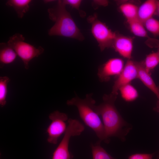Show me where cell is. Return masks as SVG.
<instances>
[{
	"label": "cell",
	"mask_w": 159,
	"mask_h": 159,
	"mask_svg": "<svg viewBox=\"0 0 159 159\" xmlns=\"http://www.w3.org/2000/svg\"><path fill=\"white\" fill-rule=\"evenodd\" d=\"M92 95V93L87 94L84 99L76 96L67 100L66 103L68 105L77 108L80 118L94 132L99 141L108 143L110 140L106 137L103 123L96 110V101Z\"/></svg>",
	"instance_id": "obj_2"
},
{
	"label": "cell",
	"mask_w": 159,
	"mask_h": 159,
	"mask_svg": "<svg viewBox=\"0 0 159 159\" xmlns=\"http://www.w3.org/2000/svg\"><path fill=\"white\" fill-rule=\"evenodd\" d=\"M159 4V1H145L138 8V19L143 23L147 20L153 17V16L157 12Z\"/></svg>",
	"instance_id": "obj_12"
},
{
	"label": "cell",
	"mask_w": 159,
	"mask_h": 159,
	"mask_svg": "<svg viewBox=\"0 0 159 159\" xmlns=\"http://www.w3.org/2000/svg\"><path fill=\"white\" fill-rule=\"evenodd\" d=\"M136 62L138 70V78L155 94L159 100V87L156 85L150 73L146 70L144 63Z\"/></svg>",
	"instance_id": "obj_11"
},
{
	"label": "cell",
	"mask_w": 159,
	"mask_h": 159,
	"mask_svg": "<svg viewBox=\"0 0 159 159\" xmlns=\"http://www.w3.org/2000/svg\"><path fill=\"white\" fill-rule=\"evenodd\" d=\"M85 129L84 125L78 120L69 119L66 130L61 141L53 153L52 159H73V156L69 150L70 138L80 135Z\"/></svg>",
	"instance_id": "obj_5"
},
{
	"label": "cell",
	"mask_w": 159,
	"mask_h": 159,
	"mask_svg": "<svg viewBox=\"0 0 159 159\" xmlns=\"http://www.w3.org/2000/svg\"><path fill=\"white\" fill-rule=\"evenodd\" d=\"M117 96L111 93L104 95L103 102L95 109L102 118L107 138L110 140V137H116L124 141L132 127L123 119L115 106Z\"/></svg>",
	"instance_id": "obj_1"
},
{
	"label": "cell",
	"mask_w": 159,
	"mask_h": 159,
	"mask_svg": "<svg viewBox=\"0 0 159 159\" xmlns=\"http://www.w3.org/2000/svg\"><path fill=\"white\" fill-rule=\"evenodd\" d=\"M31 0H9L6 3V6L13 7L18 18H22L24 14L28 11Z\"/></svg>",
	"instance_id": "obj_14"
},
{
	"label": "cell",
	"mask_w": 159,
	"mask_h": 159,
	"mask_svg": "<svg viewBox=\"0 0 159 159\" xmlns=\"http://www.w3.org/2000/svg\"><path fill=\"white\" fill-rule=\"evenodd\" d=\"M64 4L66 5H69L71 6L72 8H74L80 11V6L82 1L80 0H63Z\"/></svg>",
	"instance_id": "obj_23"
},
{
	"label": "cell",
	"mask_w": 159,
	"mask_h": 159,
	"mask_svg": "<svg viewBox=\"0 0 159 159\" xmlns=\"http://www.w3.org/2000/svg\"><path fill=\"white\" fill-rule=\"evenodd\" d=\"M119 9L127 22L138 19V8L135 4L130 3L122 4L120 5Z\"/></svg>",
	"instance_id": "obj_15"
},
{
	"label": "cell",
	"mask_w": 159,
	"mask_h": 159,
	"mask_svg": "<svg viewBox=\"0 0 159 159\" xmlns=\"http://www.w3.org/2000/svg\"><path fill=\"white\" fill-rule=\"evenodd\" d=\"M124 63L118 58H111L101 65L98 68L97 75L100 82L109 81L112 76H118L124 67Z\"/></svg>",
	"instance_id": "obj_8"
},
{
	"label": "cell",
	"mask_w": 159,
	"mask_h": 159,
	"mask_svg": "<svg viewBox=\"0 0 159 159\" xmlns=\"http://www.w3.org/2000/svg\"><path fill=\"white\" fill-rule=\"evenodd\" d=\"M101 142H97L95 144H91L93 159H116L112 157L100 145Z\"/></svg>",
	"instance_id": "obj_18"
},
{
	"label": "cell",
	"mask_w": 159,
	"mask_h": 159,
	"mask_svg": "<svg viewBox=\"0 0 159 159\" xmlns=\"http://www.w3.org/2000/svg\"><path fill=\"white\" fill-rule=\"evenodd\" d=\"M136 78H138L136 62L131 59H128L122 72L115 81L111 93L117 95L120 87L130 83L131 82Z\"/></svg>",
	"instance_id": "obj_9"
},
{
	"label": "cell",
	"mask_w": 159,
	"mask_h": 159,
	"mask_svg": "<svg viewBox=\"0 0 159 159\" xmlns=\"http://www.w3.org/2000/svg\"><path fill=\"white\" fill-rule=\"evenodd\" d=\"M154 154L137 153L130 155L127 159H153Z\"/></svg>",
	"instance_id": "obj_22"
},
{
	"label": "cell",
	"mask_w": 159,
	"mask_h": 159,
	"mask_svg": "<svg viewBox=\"0 0 159 159\" xmlns=\"http://www.w3.org/2000/svg\"><path fill=\"white\" fill-rule=\"evenodd\" d=\"M144 64L146 70L150 73L159 64V55L158 52H153L148 55Z\"/></svg>",
	"instance_id": "obj_20"
},
{
	"label": "cell",
	"mask_w": 159,
	"mask_h": 159,
	"mask_svg": "<svg viewBox=\"0 0 159 159\" xmlns=\"http://www.w3.org/2000/svg\"><path fill=\"white\" fill-rule=\"evenodd\" d=\"M7 43L21 59L27 70L29 69V62L34 58L39 57L44 51V49L41 46L36 48L26 42L24 37L19 33L11 37Z\"/></svg>",
	"instance_id": "obj_4"
},
{
	"label": "cell",
	"mask_w": 159,
	"mask_h": 159,
	"mask_svg": "<svg viewBox=\"0 0 159 159\" xmlns=\"http://www.w3.org/2000/svg\"><path fill=\"white\" fill-rule=\"evenodd\" d=\"M133 42L132 38L117 34L112 47L121 56L130 59L133 50Z\"/></svg>",
	"instance_id": "obj_10"
},
{
	"label": "cell",
	"mask_w": 159,
	"mask_h": 159,
	"mask_svg": "<svg viewBox=\"0 0 159 159\" xmlns=\"http://www.w3.org/2000/svg\"><path fill=\"white\" fill-rule=\"evenodd\" d=\"M17 54L14 49L8 44L2 42L0 44V67L2 68L5 64L13 62Z\"/></svg>",
	"instance_id": "obj_13"
},
{
	"label": "cell",
	"mask_w": 159,
	"mask_h": 159,
	"mask_svg": "<svg viewBox=\"0 0 159 159\" xmlns=\"http://www.w3.org/2000/svg\"><path fill=\"white\" fill-rule=\"evenodd\" d=\"M131 32L140 37H149L143 24L138 19L128 21Z\"/></svg>",
	"instance_id": "obj_17"
},
{
	"label": "cell",
	"mask_w": 159,
	"mask_h": 159,
	"mask_svg": "<svg viewBox=\"0 0 159 159\" xmlns=\"http://www.w3.org/2000/svg\"><path fill=\"white\" fill-rule=\"evenodd\" d=\"M157 52H158L159 55V47L158 48V51Z\"/></svg>",
	"instance_id": "obj_27"
},
{
	"label": "cell",
	"mask_w": 159,
	"mask_h": 159,
	"mask_svg": "<svg viewBox=\"0 0 159 159\" xmlns=\"http://www.w3.org/2000/svg\"><path fill=\"white\" fill-rule=\"evenodd\" d=\"M87 21L91 24L92 33L97 41L101 51L112 47L117 34L99 20L96 14L90 16Z\"/></svg>",
	"instance_id": "obj_6"
},
{
	"label": "cell",
	"mask_w": 159,
	"mask_h": 159,
	"mask_svg": "<svg viewBox=\"0 0 159 159\" xmlns=\"http://www.w3.org/2000/svg\"><path fill=\"white\" fill-rule=\"evenodd\" d=\"M119 91H120L122 98L127 102L133 101L138 96L137 90L130 83L120 87Z\"/></svg>",
	"instance_id": "obj_16"
},
{
	"label": "cell",
	"mask_w": 159,
	"mask_h": 159,
	"mask_svg": "<svg viewBox=\"0 0 159 159\" xmlns=\"http://www.w3.org/2000/svg\"><path fill=\"white\" fill-rule=\"evenodd\" d=\"M52 1V0H44V2L45 3H48L49 2H50L51 1Z\"/></svg>",
	"instance_id": "obj_24"
},
{
	"label": "cell",
	"mask_w": 159,
	"mask_h": 159,
	"mask_svg": "<svg viewBox=\"0 0 159 159\" xmlns=\"http://www.w3.org/2000/svg\"><path fill=\"white\" fill-rule=\"evenodd\" d=\"M10 81L7 76L0 77V106L4 107L6 104V98L8 92V85Z\"/></svg>",
	"instance_id": "obj_19"
},
{
	"label": "cell",
	"mask_w": 159,
	"mask_h": 159,
	"mask_svg": "<svg viewBox=\"0 0 159 159\" xmlns=\"http://www.w3.org/2000/svg\"><path fill=\"white\" fill-rule=\"evenodd\" d=\"M158 87H159V86H158Z\"/></svg>",
	"instance_id": "obj_28"
},
{
	"label": "cell",
	"mask_w": 159,
	"mask_h": 159,
	"mask_svg": "<svg viewBox=\"0 0 159 159\" xmlns=\"http://www.w3.org/2000/svg\"><path fill=\"white\" fill-rule=\"evenodd\" d=\"M157 159H159V153H158L157 157Z\"/></svg>",
	"instance_id": "obj_26"
},
{
	"label": "cell",
	"mask_w": 159,
	"mask_h": 159,
	"mask_svg": "<svg viewBox=\"0 0 159 159\" xmlns=\"http://www.w3.org/2000/svg\"><path fill=\"white\" fill-rule=\"evenodd\" d=\"M158 13V14L159 15V4L158 6V8L157 11L156 13Z\"/></svg>",
	"instance_id": "obj_25"
},
{
	"label": "cell",
	"mask_w": 159,
	"mask_h": 159,
	"mask_svg": "<svg viewBox=\"0 0 159 159\" xmlns=\"http://www.w3.org/2000/svg\"><path fill=\"white\" fill-rule=\"evenodd\" d=\"M143 24L145 28L155 36H159V20L152 17Z\"/></svg>",
	"instance_id": "obj_21"
},
{
	"label": "cell",
	"mask_w": 159,
	"mask_h": 159,
	"mask_svg": "<svg viewBox=\"0 0 159 159\" xmlns=\"http://www.w3.org/2000/svg\"><path fill=\"white\" fill-rule=\"evenodd\" d=\"M63 0H59L57 5L48 9L49 19L54 22L49 30L50 36H59L82 41L84 36L80 32L70 14L66 10Z\"/></svg>",
	"instance_id": "obj_3"
},
{
	"label": "cell",
	"mask_w": 159,
	"mask_h": 159,
	"mask_svg": "<svg viewBox=\"0 0 159 159\" xmlns=\"http://www.w3.org/2000/svg\"><path fill=\"white\" fill-rule=\"evenodd\" d=\"M49 118L51 122L47 129L48 143L56 144L60 136L65 132L67 127V121L69 119L65 113L56 110L51 113Z\"/></svg>",
	"instance_id": "obj_7"
}]
</instances>
